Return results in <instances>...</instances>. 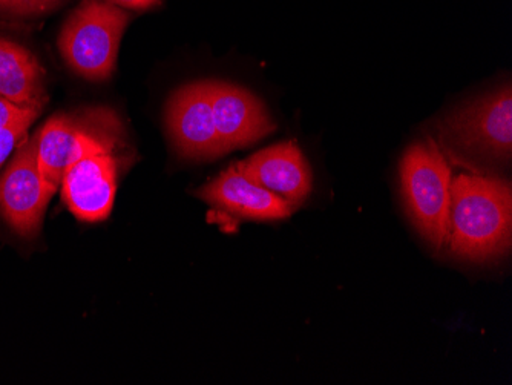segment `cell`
<instances>
[{
	"instance_id": "cell-1",
	"label": "cell",
	"mask_w": 512,
	"mask_h": 385,
	"mask_svg": "<svg viewBox=\"0 0 512 385\" xmlns=\"http://www.w3.org/2000/svg\"><path fill=\"white\" fill-rule=\"evenodd\" d=\"M512 191L491 175L462 174L451 180L447 240L451 252L470 261L502 257L511 246Z\"/></svg>"
},
{
	"instance_id": "cell-12",
	"label": "cell",
	"mask_w": 512,
	"mask_h": 385,
	"mask_svg": "<svg viewBox=\"0 0 512 385\" xmlns=\"http://www.w3.org/2000/svg\"><path fill=\"white\" fill-rule=\"evenodd\" d=\"M82 126L66 116L48 120L36 135L37 166L48 197L62 186L63 175L79 149Z\"/></svg>"
},
{
	"instance_id": "cell-9",
	"label": "cell",
	"mask_w": 512,
	"mask_h": 385,
	"mask_svg": "<svg viewBox=\"0 0 512 385\" xmlns=\"http://www.w3.org/2000/svg\"><path fill=\"white\" fill-rule=\"evenodd\" d=\"M237 166L249 180L283 198L293 208L302 203L312 189L309 163L293 142L270 146Z\"/></svg>"
},
{
	"instance_id": "cell-15",
	"label": "cell",
	"mask_w": 512,
	"mask_h": 385,
	"mask_svg": "<svg viewBox=\"0 0 512 385\" xmlns=\"http://www.w3.org/2000/svg\"><path fill=\"white\" fill-rule=\"evenodd\" d=\"M28 126L0 129V166L7 162L11 152L27 137Z\"/></svg>"
},
{
	"instance_id": "cell-8",
	"label": "cell",
	"mask_w": 512,
	"mask_h": 385,
	"mask_svg": "<svg viewBox=\"0 0 512 385\" xmlns=\"http://www.w3.org/2000/svg\"><path fill=\"white\" fill-rule=\"evenodd\" d=\"M215 129L224 154L246 148L275 131L266 106L246 89L226 82H209Z\"/></svg>"
},
{
	"instance_id": "cell-13",
	"label": "cell",
	"mask_w": 512,
	"mask_h": 385,
	"mask_svg": "<svg viewBox=\"0 0 512 385\" xmlns=\"http://www.w3.org/2000/svg\"><path fill=\"white\" fill-rule=\"evenodd\" d=\"M39 114L40 111L37 109L22 108L0 96V129L17 128V126L30 128Z\"/></svg>"
},
{
	"instance_id": "cell-14",
	"label": "cell",
	"mask_w": 512,
	"mask_h": 385,
	"mask_svg": "<svg viewBox=\"0 0 512 385\" xmlns=\"http://www.w3.org/2000/svg\"><path fill=\"white\" fill-rule=\"evenodd\" d=\"M57 2L59 0H0V11L30 16V14H40L50 10Z\"/></svg>"
},
{
	"instance_id": "cell-11",
	"label": "cell",
	"mask_w": 512,
	"mask_h": 385,
	"mask_svg": "<svg viewBox=\"0 0 512 385\" xmlns=\"http://www.w3.org/2000/svg\"><path fill=\"white\" fill-rule=\"evenodd\" d=\"M0 96L22 106L42 111L46 103L45 71L27 48L0 39Z\"/></svg>"
},
{
	"instance_id": "cell-7",
	"label": "cell",
	"mask_w": 512,
	"mask_h": 385,
	"mask_svg": "<svg viewBox=\"0 0 512 385\" xmlns=\"http://www.w3.org/2000/svg\"><path fill=\"white\" fill-rule=\"evenodd\" d=\"M171 139L183 157L211 160L224 155L215 129L209 80L178 89L166 111Z\"/></svg>"
},
{
	"instance_id": "cell-5",
	"label": "cell",
	"mask_w": 512,
	"mask_h": 385,
	"mask_svg": "<svg viewBox=\"0 0 512 385\" xmlns=\"http://www.w3.org/2000/svg\"><path fill=\"white\" fill-rule=\"evenodd\" d=\"M117 174L111 140L82 129L79 149L62 180V197L74 217L88 223L108 218L117 192Z\"/></svg>"
},
{
	"instance_id": "cell-4",
	"label": "cell",
	"mask_w": 512,
	"mask_h": 385,
	"mask_svg": "<svg viewBox=\"0 0 512 385\" xmlns=\"http://www.w3.org/2000/svg\"><path fill=\"white\" fill-rule=\"evenodd\" d=\"M511 88L499 89L448 117L442 126L444 145L451 157L463 162H509L512 149Z\"/></svg>"
},
{
	"instance_id": "cell-6",
	"label": "cell",
	"mask_w": 512,
	"mask_h": 385,
	"mask_svg": "<svg viewBox=\"0 0 512 385\" xmlns=\"http://www.w3.org/2000/svg\"><path fill=\"white\" fill-rule=\"evenodd\" d=\"M51 198L37 166L36 137L20 143L13 162L0 177V214L20 237L39 234Z\"/></svg>"
},
{
	"instance_id": "cell-10",
	"label": "cell",
	"mask_w": 512,
	"mask_h": 385,
	"mask_svg": "<svg viewBox=\"0 0 512 385\" xmlns=\"http://www.w3.org/2000/svg\"><path fill=\"white\" fill-rule=\"evenodd\" d=\"M198 195L229 214L252 220H283L295 209L283 198L249 180L237 163L207 183Z\"/></svg>"
},
{
	"instance_id": "cell-3",
	"label": "cell",
	"mask_w": 512,
	"mask_h": 385,
	"mask_svg": "<svg viewBox=\"0 0 512 385\" xmlns=\"http://www.w3.org/2000/svg\"><path fill=\"white\" fill-rule=\"evenodd\" d=\"M131 16L102 0H83L63 25L59 50L74 73L100 82L114 73L123 33Z\"/></svg>"
},
{
	"instance_id": "cell-16",
	"label": "cell",
	"mask_w": 512,
	"mask_h": 385,
	"mask_svg": "<svg viewBox=\"0 0 512 385\" xmlns=\"http://www.w3.org/2000/svg\"><path fill=\"white\" fill-rule=\"evenodd\" d=\"M109 4L120 7L132 8V10H148L154 5L160 4V0H106Z\"/></svg>"
},
{
	"instance_id": "cell-2",
	"label": "cell",
	"mask_w": 512,
	"mask_h": 385,
	"mask_svg": "<svg viewBox=\"0 0 512 385\" xmlns=\"http://www.w3.org/2000/svg\"><path fill=\"white\" fill-rule=\"evenodd\" d=\"M450 163L433 140L416 142L401 163L405 206L417 231L433 249L444 246L451 201Z\"/></svg>"
}]
</instances>
